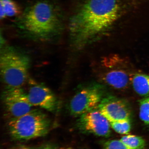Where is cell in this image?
<instances>
[{
    "mask_svg": "<svg viewBox=\"0 0 149 149\" xmlns=\"http://www.w3.org/2000/svg\"><path fill=\"white\" fill-rule=\"evenodd\" d=\"M51 122L47 115L37 110L17 118L10 119L7 124L9 135L16 141L29 140L44 137L50 130Z\"/></svg>",
    "mask_w": 149,
    "mask_h": 149,
    "instance_id": "7a4b0ae2",
    "label": "cell"
},
{
    "mask_svg": "<svg viewBox=\"0 0 149 149\" xmlns=\"http://www.w3.org/2000/svg\"><path fill=\"white\" fill-rule=\"evenodd\" d=\"M120 140L132 149H145V141L142 137L139 136L127 135L124 136Z\"/></svg>",
    "mask_w": 149,
    "mask_h": 149,
    "instance_id": "4fadbf2b",
    "label": "cell"
},
{
    "mask_svg": "<svg viewBox=\"0 0 149 149\" xmlns=\"http://www.w3.org/2000/svg\"><path fill=\"white\" fill-rule=\"evenodd\" d=\"M41 149H56L54 147L51 146H47Z\"/></svg>",
    "mask_w": 149,
    "mask_h": 149,
    "instance_id": "ac0fdd59",
    "label": "cell"
},
{
    "mask_svg": "<svg viewBox=\"0 0 149 149\" xmlns=\"http://www.w3.org/2000/svg\"><path fill=\"white\" fill-rule=\"evenodd\" d=\"M24 24L29 32L40 37H46L55 33L58 28V19L53 7L45 1L33 5L24 17Z\"/></svg>",
    "mask_w": 149,
    "mask_h": 149,
    "instance_id": "3957f363",
    "label": "cell"
},
{
    "mask_svg": "<svg viewBox=\"0 0 149 149\" xmlns=\"http://www.w3.org/2000/svg\"><path fill=\"white\" fill-rule=\"evenodd\" d=\"M120 0H86L71 20L72 44L81 49L105 33L122 13Z\"/></svg>",
    "mask_w": 149,
    "mask_h": 149,
    "instance_id": "6da1fadb",
    "label": "cell"
},
{
    "mask_svg": "<svg viewBox=\"0 0 149 149\" xmlns=\"http://www.w3.org/2000/svg\"><path fill=\"white\" fill-rule=\"evenodd\" d=\"M1 19L7 17H14L21 14V10L17 3L13 0H0Z\"/></svg>",
    "mask_w": 149,
    "mask_h": 149,
    "instance_id": "7c38bea8",
    "label": "cell"
},
{
    "mask_svg": "<svg viewBox=\"0 0 149 149\" xmlns=\"http://www.w3.org/2000/svg\"><path fill=\"white\" fill-rule=\"evenodd\" d=\"M109 123L111 128L117 133L121 134H127L131 130L130 119Z\"/></svg>",
    "mask_w": 149,
    "mask_h": 149,
    "instance_id": "5bb4252c",
    "label": "cell"
},
{
    "mask_svg": "<svg viewBox=\"0 0 149 149\" xmlns=\"http://www.w3.org/2000/svg\"><path fill=\"white\" fill-rule=\"evenodd\" d=\"M139 117L145 124H149V96L139 102Z\"/></svg>",
    "mask_w": 149,
    "mask_h": 149,
    "instance_id": "9a60e30c",
    "label": "cell"
},
{
    "mask_svg": "<svg viewBox=\"0 0 149 149\" xmlns=\"http://www.w3.org/2000/svg\"><path fill=\"white\" fill-rule=\"evenodd\" d=\"M106 83L113 88L117 89L125 88L129 82V77L124 70H115L110 71L104 76Z\"/></svg>",
    "mask_w": 149,
    "mask_h": 149,
    "instance_id": "30bf717a",
    "label": "cell"
},
{
    "mask_svg": "<svg viewBox=\"0 0 149 149\" xmlns=\"http://www.w3.org/2000/svg\"><path fill=\"white\" fill-rule=\"evenodd\" d=\"M98 108L109 122L130 119L129 106L122 99L111 96L106 97L102 98Z\"/></svg>",
    "mask_w": 149,
    "mask_h": 149,
    "instance_id": "ba28073f",
    "label": "cell"
},
{
    "mask_svg": "<svg viewBox=\"0 0 149 149\" xmlns=\"http://www.w3.org/2000/svg\"><path fill=\"white\" fill-rule=\"evenodd\" d=\"M104 149H132L127 146L120 140H113L106 141L104 144Z\"/></svg>",
    "mask_w": 149,
    "mask_h": 149,
    "instance_id": "2e32d148",
    "label": "cell"
},
{
    "mask_svg": "<svg viewBox=\"0 0 149 149\" xmlns=\"http://www.w3.org/2000/svg\"><path fill=\"white\" fill-rule=\"evenodd\" d=\"M103 88L100 85L90 86L82 89L70 100L69 111L74 116H79L98 107L104 97Z\"/></svg>",
    "mask_w": 149,
    "mask_h": 149,
    "instance_id": "5b68a950",
    "label": "cell"
},
{
    "mask_svg": "<svg viewBox=\"0 0 149 149\" xmlns=\"http://www.w3.org/2000/svg\"><path fill=\"white\" fill-rule=\"evenodd\" d=\"M134 90L141 96H149V75L137 74H135L132 81Z\"/></svg>",
    "mask_w": 149,
    "mask_h": 149,
    "instance_id": "8fae6325",
    "label": "cell"
},
{
    "mask_svg": "<svg viewBox=\"0 0 149 149\" xmlns=\"http://www.w3.org/2000/svg\"><path fill=\"white\" fill-rule=\"evenodd\" d=\"M30 61L27 56L13 50L3 51L0 57L1 76L7 87L21 88L26 81Z\"/></svg>",
    "mask_w": 149,
    "mask_h": 149,
    "instance_id": "277c9868",
    "label": "cell"
},
{
    "mask_svg": "<svg viewBox=\"0 0 149 149\" xmlns=\"http://www.w3.org/2000/svg\"><path fill=\"white\" fill-rule=\"evenodd\" d=\"M5 111L10 119L23 116L32 110L33 106L21 88H7L2 96Z\"/></svg>",
    "mask_w": 149,
    "mask_h": 149,
    "instance_id": "8992f818",
    "label": "cell"
},
{
    "mask_svg": "<svg viewBox=\"0 0 149 149\" xmlns=\"http://www.w3.org/2000/svg\"><path fill=\"white\" fill-rule=\"evenodd\" d=\"M27 94L33 107H38L52 113L56 111L58 105L57 99L51 89L45 86L34 84L30 87Z\"/></svg>",
    "mask_w": 149,
    "mask_h": 149,
    "instance_id": "9c48e42d",
    "label": "cell"
},
{
    "mask_svg": "<svg viewBox=\"0 0 149 149\" xmlns=\"http://www.w3.org/2000/svg\"><path fill=\"white\" fill-rule=\"evenodd\" d=\"M77 127L80 131L99 136L107 137L110 135V124L99 110L96 109L79 116Z\"/></svg>",
    "mask_w": 149,
    "mask_h": 149,
    "instance_id": "52a82bcc",
    "label": "cell"
},
{
    "mask_svg": "<svg viewBox=\"0 0 149 149\" xmlns=\"http://www.w3.org/2000/svg\"><path fill=\"white\" fill-rule=\"evenodd\" d=\"M41 148H34L32 147H28L24 146H20L14 147L10 149H41Z\"/></svg>",
    "mask_w": 149,
    "mask_h": 149,
    "instance_id": "e0dca14e",
    "label": "cell"
}]
</instances>
